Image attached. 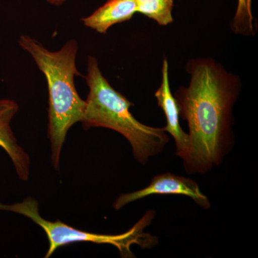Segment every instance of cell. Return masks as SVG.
Returning a JSON list of instances; mask_svg holds the SVG:
<instances>
[{
  "mask_svg": "<svg viewBox=\"0 0 258 258\" xmlns=\"http://www.w3.org/2000/svg\"><path fill=\"white\" fill-rule=\"evenodd\" d=\"M86 80L89 93L81 120L83 128L103 127L121 134L132 146L134 158L142 165L164 150L169 141L165 131L136 119L130 111L134 103L112 87L93 56L88 57Z\"/></svg>",
  "mask_w": 258,
  "mask_h": 258,
  "instance_id": "obj_3",
  "label": "cell"
},
{
  "mask_svg": "<svg viewBox=\"0 0 258 258\" xmlns=\"http://www.w3.org/2000/svg\"><path fill=\"white\" fill-rule=\"evenodd\" d=\"M136 13L135 0H108L82 21L85 26L106 34L113 25L128 21Z\"/></svg>",
  "mask_w": 258,
  "mask_h": 258,
  "instance_id": "obj_8",
  "label": "cell"
},
{
  "mask_svg": "<svg viewBox=\"0 0 258 258\" xmlns=\"http://www.w3.org/2000/svg\"><path fill=\"white\" fill-rule=\"evenodd\" d=\"M137 13L152 19L161 26L173 23L174 0H135Z\"/></svg>",
  "mask_w": 258,
  "mask_h": 258,
  "instance_id": "obj_9",
  "label": "cell"
},
{
  "mask_svg": "<svg viewBox=\"0 0 258 258\" xmlns=\"http://www.w3.org/2000/svg\"><path fill=\"white\" fill-rule=\"evenodd\" d=\"M160 87L156 91L158 106L161 108L166 116V125L164 130L170 134L176 145V155L184 159L189 149V139L179 123V109L175 97L171 91L169 78V63L166 58L163 60Z\"/></svg>",
  "mask_w": 258,
  "mask_h": 258,
  "instance_id": "obj_6",
  "label": "cell"
},
{
  "mask_svg": "<svg viewBox=\"0 0 258 258\" xmlns=\"http://www.w3.org/2000/svg\"><path fill=\"white\" fill-rule=\"evenodd\" d=\"M47 3L55 6H60V5L63 4L66 0H47Z\"/></svg>",
  "mask_w": 258,
  "mask_h": 258,
  "instance_id": "obj_11",
  "label": "cell"
},
{
  "mask_svg": "<svg viewBox=\"0 0 258 258\" xmlns=\"http://www.w3.org/2000/svg\"><path fill=\"white\" fill-rule=\"evenodd\" d=\"M19 105L10 99H0V147L8 154L18 177L28 181L30 172V158L28 153L19 145L10 123L18 113Z\"/></svg>",
  "mask_w": 258,
  "mask_h": 258,
  "instance_id": "obj_7",
  "label": "cell"
},
{
  "mask_svg": "<svg viewBox=\"0 0 258 258\" xmlns=\"http://www.w3.org/2000/svg\"><path fill=\"white\" fill-rule=\"evenodd\" d=\"M0 210L15 212L28 217L44 230L48 239L49 247L45 257H50L56 249L62 246L75 242H93L108 244L114 246L119 251L122 257H134L131 247L137 244L142 249H149L157 245L159 240L156 236L144 232L155 217L154 210H149L145 215L130 229L119 235H103L91 233L78 230L60 221L45 220L39 212L38 202L36 199L28 197L19 203L7 205L0 203Z\"/></svg>",
  "mask_w": 258,
  "mask_h": 258,
  "instance_id": "obj_4",
  "label": "cell"
},
{
  "mask_svg": "<svg viewBox=\"0 0 258 258\" xmlns=\"http://www.w3.org/2000/svg\"><path fill=\"white\" fill-rule=\"evenodd\" d=\"M186 70L189 85L174 95L180 118L189 125V149L183 161L186 172L203 174L220 165L232 147V109L241 81L212 58L191 59Z\"/></svg>",
  "mask_w": 258,
  "mask_h": 258,
  "instance_id": "obj_1",
  "label": "cell"
},
{
  "mask_svg": "<svg viewBox=\"0 0 258 258\" xmlns=\"http://www.w3.org/2000/svg\"><path fill=\"white\" fill-rule=\"evenodd\" d=\"M151 195H183L191 198L204 210H208L211 207L208 197L203 193L195 180L171 173H164L154 176L147 187L120 195L113 203V208L119 210L128 204Z\"/></svg>",
  "mask_w": 258,
  "mask_h": 258,
  "instance_id": "obj_5",
  "label": "cell"
},
{
  "mask_svg": "<svg viewBox=\"0 0 258 258\" xmlns=\"http://www.w3.org/2000/svg\"><path fill=\"white\" fill-rule=\"evenodd\" d=\"M19 45L32 56L45 76L48 88L47 137L51 144V162L60 169L61 150L69 129L82 119L86 102L75 86V77L81 76L76 66L77 42H66L60 50L50 51L35 39L21 35Z\"/></svg>",
  "mask_w": 258,
  "mask_h": 258,
  "instance_id": "obj_2",
  "label": "cell"
},
{
  "mask_svg": "<svg viewBox=\"0 0 258 258\" xmlns=\"http://www.w3.org/2000/svg\"><path fill=\"white\" fill-rule=\"evenodd\" d=\"M232 31L242 36H254L257 25L252 12V0H237L235 16L231 23Z\"/></svg>",
  "mask_w": 258,
  "mask_h": 258,
  "instance_id": "obj_10",
  "label": "cell"
}]
</instances>
